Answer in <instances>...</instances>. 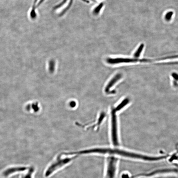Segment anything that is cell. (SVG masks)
Instances as JSON below:
<instances>
[{
	"instance_id": "9",
	"label": "cell",
	"mask_w": 178,
	"mask_h": 178,
	"mask_svg": "<svg viewBox=\"0 0 178 178\" xmlns=\"http://www.w3.org/2000/svg\"><path fill=\"white\" fill-rule=\"evenodd\" d=\"M34 171V168L33 167H31L29 168L26 174L22 178H32V175Z\"/></svg>"
},
{
	"instance_id": "10",
	"label": "cell",
	"mask_w": 178,
	"mask_h": 178,
	"mask_svg": "<svg viewBox=\"0 0 178 178\" xmlns=\"http://www.w3.org/2000/svg\"><path fill=\"white\" fill-rule=\"evenodd\" d=\"M173 15V12L172 11H169L165 15V20L167 21H170Z\"/></svg>"
},
{
	"instance_id": "2",
	"label": "cell",
	"mask_w": 178,
	"mask_h": 178,
	"mask_svg": "<svg viewBox=\"0 0 178 178\" xmlns=\"http://www.w3.org/2000/svg\"><path fill=\"white\" fill-rule=\"evenodd\" d=\"M77 157V155H75L71 157H58L46 169L44 173V176L46 177L50 176L55 171L68 164Z\"/></svg>"
},
{
	"instance_id": "1",
	"label": "cell",
	"mask_w": 178,
	"mask_h": 178,
	"mask_svg": "<svg viewBox=\"0 0 178 178\" xmlns=\"http://www.w3.org/2000/svg\"><path fill=\"white\" fill-rule=\"evenodd\" d=\"M97 153L99 154H108L110 155H116L127 158L136 159L146 161H153L158 159V157H152L141 154L133 153L125 150L110 149L106 148H98Z\"/></svg>"
},
{
	"instance_id": "12",
	"label": "cell",
	"mask_w": 178,
	"mask_h": 178,
	"mask_svg": "<svg viewBox=\"0 0 178 178\" xmlns=\"http://www.w3.org/2000/svg\"><path fill=\"white\" fill-rule=\"evenodd\" d=\"M172 75L173 78L176 80H178V74L176 73H173Z\"/></svg>"
},
{
	"instance_id": "13",
	"label": "cell",
	"mask_w": 178,
	"mask_h": 178,
	"mask_svg": "<svg viewBox=\"0 0 178 178\" xmlns=\"http://www.w3.org/2000/svg\"><path fill=\"white\" fill-rule=\"evenodd\" d=\"M76 105V103L74 101H72L70 103V106L72 107L73 108L75 107Z\"/></svg>"
},
{
	"instance_id": "4",
	"label": "cell",
	"mask_w": 178,
	"mask_h": 178,
	"mask_svg": "<svg viewBox=\"0 0 178 178\" xmlns=\"http://www.w3.org/2000/svg\"><path fill=\"white\" fill-rule=\"evenodd\" d=\"M138 59L124 58H108L107 62L109 64H116L122 63H133L137 62Z\"/></svg>"
},
{
	"instance_id": "6",
	"label": "cell",
	"mask_w": 178,
	"mask_h": 178,
	"mask_svg": "<svg viewBox=\"0 0 178 178\" xmlns=\"http://www.w3.org/2000/svg\"><path fill=\"white\" fill-rule=\"evenodd\" d=\"M122 77V74H118L114 76V77L110 80L109 84H107L106 87V91L108 92V91L109 89L111 88L116 82H117Z\"/></svg>"
},
{
	"instance_id": "8",
	"label": "cell",
	"mask_w": 178,
	"mask_h": 178,
	"mask_svg": "<svg viewBox=\"0 0 178 178\" xmlns=\"http://www.w3.org/2000/svg\"><path fill=\"white\" fill-rule=\"evenodd\" d=\"M104 5V4L103 3L99 4V5L94 8V10H93V13L95 15H98L100 13L101 9H102Z\"/></svg>"
},
{
	"instance_id": "5",
	"label": "cell",
	"mask_w": 178,
	"mask_h": 178,
	"mask_svg": "<svg viewBox=\"0 0 178 178\" xmlns=\"http://www.w3.org/2000/svg\"><path fill=\"white\" fill-rule=\"evenodd\" d=\"M27 169L25 167H16L8 169L4 171L3 175L4 176L7 177L10 175L17 172H20L26 170Z\"/></svg>"
},
{
	"instance_id": "7",
	"label": "cell",
	"mask_w": 178,
	"mask_h": 178,
	"mask_svg": "<svg viewBox=\"0 0 178 178\" xmlns=\"http://www.w3.org/2000/svg\"><path fill=\"white\" fill-rule=\"evenodd\" d=\"M144 45L143 44H142L139 46V47L137 48L136 51H135L134 54V56L135 59L138 58L141 54L142 51L143 50L144 48Z\"/></svg>"
},
{
	"instance_id": "3",
	"label": "cell",
	"mask_w": 178,
	"mask_h": 178,
	"mask_svg": "<svg viewBox=\"0 0 178 178\" xmlns=\"http://www.w3.org/2000/svg\"><path fill=\"white\" fill-rule=\"evenodd\" d=\"M118 159L113 155L108 157L107 161V168L106 178H114L117 171Z\"/></svg>"
},
{
	"instance_id": "11",
	"label": "cell",
	"mask_w": 178,
	"mask_h": 178,
	"mask_svg": "<svg viewBox=\"0 0 178 178\" xmlns=\"http://www.w3.org/2000/svg\"><path fill=\"white\" fill-rule=\"evenodd\" d=\"M130 175L128 173H124L122 175V178H130Z\"/></svg>"
}]
</instances>
